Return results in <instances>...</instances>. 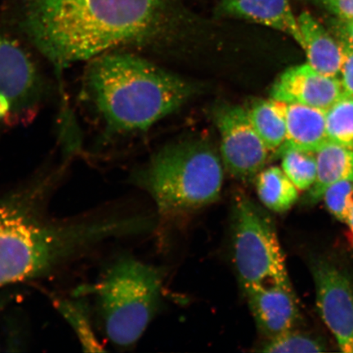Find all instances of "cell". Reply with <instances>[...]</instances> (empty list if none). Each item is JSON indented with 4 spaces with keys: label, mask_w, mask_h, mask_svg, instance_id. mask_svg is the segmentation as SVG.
<instances>
[{
    "label": "cell",
    "mask_w": 353,
    "mask_h": 353,
    "mask_svg": "<svg viewBox=\"0 0 353 353\" xmlns=\"http://www.w3.org/2000/svg\"><path fill=\"white\" fill-rule=\"evenodd\" d=\"M8 299L7 298L0 297V311L2 310L4 305L8 303Z\"/></svg>",
    "instance_id": "4316f807"
},
{
    "label": "cell",
    "mask_w": 353,
    "mask_h": 353,
    "mask_svg": "<svg viewBox=\"0 0 353 353\" xmlns=\"http://www.w3.org/2000/svg\"><path fill=\"white\" fill-rule=\"evenodd\" d=\"M338 32L341 35L339 42L353 50V21L339 19Z\"/></svg>",
    "instance_id": "d4e9b609"
},
{
    "label": "cell",
    "mask_w": 353,
    "mask_h": 353,
    "mask_svg": "<svg viewBox=\"0 0 353 353\" xmlns=\"http://www.w3.org/2000/svg\"><path fill=\"white\" fill-rule=\"evenodd\" d=\"M329 142L353 150V96L343 94L325 110Z\"/></svg>",
    "instance_id": "ffe728a7"
},
{
    "label": "cell",
    "mask_w": 353,
    "mask_h": 353,
    "mask_svg": "<svg viewBox=\"0 0 353 353\" xmlns=\"http://www.w3.org/2000/svg\"><path fill=\"white\" fill-rule=\"evenodd\" d=\"M323 3L339 19L353 21V0H323Z\"/></svg>",
    "instance_id": "cb8c5ba5"
},
{
    "label": "cell",
    "mask_w": 353,
    "mask_h": 353,
    "mask_svg": "<svg viewBox=\"0 0 353 353\" xmlns=\"http://www.w3.org/2000/svg\"><path fill=\"white\" fill-rule=\"evenodd\" d=\"M0 199V289L47 277L103 242L139 231L143 222L117 216L59 219L48 213L52 192L73 154Z\"/></svg>",
    "instance_id": "6da1fadb"
},
{
    "label": "cell",
    "mask_w": 353,
    "mask_h": 353,
    "mask_svg": "<svg viewBox=\"0 0 353 353\" xmlns=\"http://www.w3.org/2000/svg\"><path fill=\"white\" fill-rule=\"evenodd\" d=\"M316 179L309 189L308 201L315 204L334 184L353 182V150L326 142L316 152Z\"/></svg>",
    "instance_id": "9a60e30c"
},
{
    "label": "cell",
    "mask_w": 353,
    "mask_h": 353,
    "mask_svg": "<svg viewBox=\"0 0 353 353\" xmlns=\"http://www.w3.org/2000/svg\"><path fill=\"white\" fill-rule=\"evenodd\" d=\"M277 101L283 114L286 128L285 143L281 148H293L316 152L328 142L325 110Z\"/></svg>",
    "instance_id": "5bb4252c"
},
{
    "label": "cell",
    "mask_w": 353,
    "mask_h": 353,
    "mask_svg": "<svg viewBox=\"0 0 353 353\" xmlns=\"http://www.w3.org/2000/svg\"><path fill=\"white\" fill-rule=\"evenodd\" d=\"M298 21L307 63L325 76L338 78L343 59V44L310 12H302Z\"/></svg>",
    "instance_id": "4fadbf2b"
},
{
    "label": "cell",
    "mask_w": 353,
    "mask_h": 353,
    "mask_svg": "<svg viewBox=\"0 0 353 353\" xmlns=\"http://www.w3.org/2000/svg\"><path fill=\"white\" fill-rule=\"evenodd\" d=\"M345 94L336 77L317 72L307 63L287 69L272 85L271 99L326 110Z\"/></svg>",
    "instance_id": "30bf717a"
},
{
    "label": "cell",
    "mask_w": 353,
    "mask_h": 353,
    "mask_svg": "<svg viewBox=\"0 0 353 353\" xmlns=\"http://www.w3.org/2000/svg\"><path fill=\"white\" fill-rule=\"evenodd\" d=\"M270 353H303L325 351L324 344L309 335L290 330L279 336L268 339L261 350Z\"/></svg>",
    "instance_id": "44dd1931"
},
{
    "label": "cell",
    "mask_w": 353,
    "mask_h": 353,
    "mask_svg": "<svg viewBox=\"0 0 353 353\" xmlns=\"http://www.w3.org/2000/svg\"><path fill=\"white\" fill-rule=\"evenodd\" d=\"M325 205L335 218L346 222L353 201V182H342L332 185L324 193Z\"/></svg>",
    "instance_id": "7402d4cb"
},
{
    "label": "cell",
    "mask_w": 353,
    "mask_h": 353,
    "mask_svg": "<svg viewBox=\"0 0 353 353\" xmlns=\"http://www.w3.org/2000/svg\"><path fill=\"white\" fill-rule=\"evenodd\" d=\"M162 279L157 268L123 257L105 269L94 284L74 295L94 294L105 336L113 345L129 347L143 336L161 302Z\"/></svg>",
    "instance_id": "5b68a950"
},
{
    "label": "cell",
    "mask_w": 353,
    "mask_h": 353,
    "mask_svg": "<svg viewBox=\"0 0 353 353\" xmlns=\"http://www.w3.org/2000/svg\"><path fill=\"white\" fill-rule=\"evenodd\" d=\"M192 88L183 79L125 50L86 63L81 99L104 143L148 130L183 105Z\"/></svg>",
    "instance_id": "3957f363"
},
{
    "label": "cell",
    "mask_w": 353,
    "mask_h": 353,
    "mask_svg": "<svg viewBox=\"0 0 353 353\" xmlns=\"http://www.w3.org/2000/svg\"><path fill=\"white\" fill-rule=\"evenodd\" d=\"M343 46V59L339 77L344 94L353 96V50Z\"/></svg>",
    "instance_id": "603a6c76"
},
{
    "label": "cell",
    "mask_w": 353,
    "mask_h": 353,
    "mask_svg": "<svg viewBox=\"0 0 353 353\" xmlns=\"http://www.w3.org/2000/svg\"><path fill=\"white\" fill-rule=\"evenodd\" d=\"M76 299L52 297L54 307L76 334L85 352H105L92 323L90 307L79 295Z\"/></svg>",
    "instance_id": "ac0fdd59"
},
{
    "label": "cell",
    "mask_w": 353,
    "mask_h": 353,
    "mask_svg": "<svg viewBox=\"0 0 353 353\" xmlns=\"http://www.w3.org/2000/svg\"><path fill=\"white\" fill-rule=\"evenodd\" d=\"M256 189L260 201L276 213L288 211L299 198V189L281 168L263 169L256 176Z\"/></svg>",
    "instance_id": "2e32d148"
},
{
    "label": "cell",
    "mask_w": 353,
    "mask_h": 353,
    "mask_svg": "<svg viewBox=\"0 0 353 353\" xmlns=\"http://www.w3.org/2000/svg\"><path fill=\"white\" fill-rule=\"evenodd\" d=\"M251 123L269 152H278L286 137L285 122L278 101L259 99L245 108Z\"/></svg>",
    "instance_id": "e0dca14e"
},
{
    "label": "cell",
    "mask_w": 353,
    "mask_h": 353,
    "mask_svg": "<svg viewBox=\"0 0 353 353\" xmlns=\"http://www.w3.org/2000/svg\"><path fill=\"white\" fill-rule=\"evenodd\" d=\"M233 262L242 289L277 282L290 285L274 223L266 211L241 195L233 203Z\"/></svg>",
    "instance_id": "8992f818"
},
{
    "label": "cell",
    "mask_w": 353,
    "mask_h": 353,
    "mask_svg": "<svg viewBox=\"0 0 353 353\" xmlns=\"http://www.w3.org/2000/svg\"><path fill=\"white\" fill-rule=\"evenodd\" d=\"M281 169L300 191L314 184L317 174L316 152L293 148H281Z\"/></svg>",
    "instance_id": "d6986e66"
},
{
    "label": "cell",
    "mask_w": 353,
    "mask_h": 353,
    "mask_svg": "<svg viewBox=\"0 0 353 353\" xmlns=\"http://www.w3.org/2000/svg\"><path fill=\"white\" fill-rule=\"evenodd\" d=\"M244 290L256 325L268 339L292 330L299 319L291 285L269 282Z\"/></svg>",
    "instance_id": "8fae6325"
},
{
    "label": "cell",
    "mask_w": 353,
    "mask_h": 353,
    "mask_svg": "<svg viewBox=\"0 0 353 353\" xmlns=\"http://www.w3.org/2000/svg\"><path fill=\"white\" fill-rule=\"evenodd\" d=\"M166 0H22V38L56 70L147 43L164 26Z\"/></svg>",
    "instance_id": "7a4b0ae2"
},
{
    "label": "cell",
    "mask_w": 353,
    "mask_h": 353,
    "mask_svg": "<svg viewBox=\"0 0 353 353\" xmlns=\"http://www.w3.org/2000/svg\"><path fill=\"white\" fill-rule=\"evenodd\" d=\"M214 120L225 169L238 179H253L266 164L269 150L255 130L246 108L220 105L214 110Z\"/></svg>",
    "instance_id": "ba28073f"
},
{
    "label": "cell",
    "mask_w": 353,
    "mask_h": 353,
    "mask_svg": "<svg viewBox=\"0 0 353 353\" xmlns=\"http://www.w3.org/2000/svg\"><path fill=\"white\" fill-rule=\"evenodd\" d=\"M26 43L0 30V123L8 126L32 122L50 90L46 74Z\"/></svg>",
    "instance_id": "52a82bcc"
},
{
    "label": "cell",
    "mask_w": 353,
    "mask_h": 353,
    "mask_svg": "<svg viewBox=\"0 0 353 353\" xmlns=\"http://www.w3.org/2000/svg\"><path fill=\"white\" fill-rule=\"evenodd\" d=\"M223 176L219 154L210 144L188 141L159 152L135 179L161 214L181 216L217 201Z\"/></svg>",
    "instance_id": "277c9868"
},
{
    "label": "cell",
    "mask_w": 353,
    "mask_h": 353,
    "mask_svg": "<svg viewBox=\"0 0 353 353\" xmlns=\"http://www.w3.org/2000/svg\"><path fill=\"white\" fill-rule=\"evenodd\" d=\"M345 223H347L348 227H350L353 241V201L352 203L350 211H348V214Z\"/></svg>",
    "instance_id": "484cf974"
},
{
    "label": "cell",
    "mask_w": 353,
    "mask_h": 353,
    "mask_svg": "<svg viewBox=\"0 0 353 353\" xmlns=\"http://www.w3.org/2000/svg\"><path fill=\"white\" fill-rule=\"evenodd\" d=\"M317 307L343 352L353 353V285L347 276L328 262L314 267Z\"/></svg>",
    "instance_id": "9c48e42d"
},
{
    "label": "cell",
    "mask_w": 353,
    "mask_h": 353,
    "mask_svg": "<svg viewBox=\"0 0 353 353\" xmlns=\"http://www.w3.org/2000/svg\"><path fill=\"white\" fill-rule=\"evenodd\" d=\"M218 12L285 33L303 46L298 17H295L289 0H220Z\"/></svg>",
    "instance_id": "7c38bea8"
}]
</instances>
